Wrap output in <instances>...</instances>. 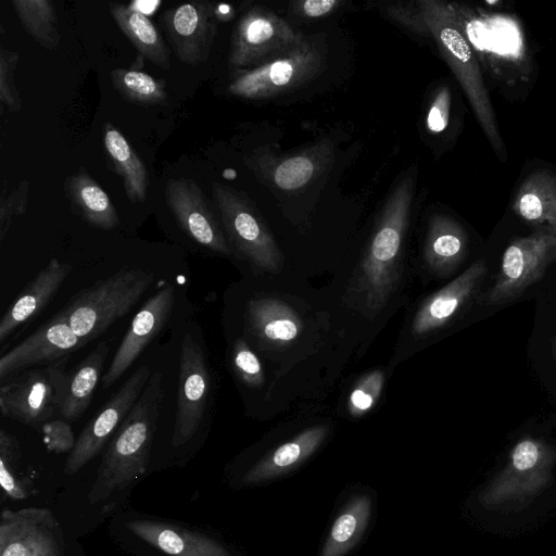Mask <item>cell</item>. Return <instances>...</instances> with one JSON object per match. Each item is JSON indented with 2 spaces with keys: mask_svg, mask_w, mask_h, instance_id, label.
Wrapping results in <instances>:
<instances>
[{
  "mask_svg": "<svg viewBox=\"0 0 556 556\" xmlns=\"http://www.w3.org/2000/svg\"><path fill=\"white\" fill-rule=\"evenodd\" d=\"M232 364L239 378L250 387H260L264 374L260 359L242 339H237L232 348Z\"/></svg>",
  "mask_w": 556,
  "mask_h": 556,
  "instance_id": "e575fe53",
  "label": "cell"
},
{
  "mask_svg": "<svg viewBox=\"0 0 556 556\" xmlns=\"http://www.w3.org/2000/svg\"><path fill=\"white\" fill-rule=\"evenodd\" d=\"M58 313L37 331L3 354L0 358V379L22 372L31 366L53 364L86 345Z\"/></svg>",
  "mask_w": 556,
  "mask_h": 556,
  "instance_id": "e0dca14e",
  "label": "cell"
},
{
  "mask_svg": "<svg viewBox=\"0 0 556 556\" xmlns=\"http://www.w3.org/2000/svg\"><path fill=\"white\" fill-rule=\"evenodd\" d=\"M418 2L428 24L430 37L434 39L441 55L460 84L488 140L504 161L505 147L478 61L450 3L439 0H419Z\"/></svg>",
  "mask_w": 556,
  "mask_h": 556,
  "instance_id": "7a4b0ae2",
  "label": "cell"
},
{
  "mask_svg": "<svg viewBox=\"0 0 556 556\" xmlns=\"http://www.w3.org/2000/svg\"><path fill=\"white\" fill-rule=\"evenodd\" d=\"M174 303L175 289L170 285H166L146 301L134 316L106 372L102 377L104 388L115 383L161 332L170 318Z\"/></svg>",
  "mask_w": 556,
  "mask_h": 556,
  "instance_id": "9a60e30c",
  "label": "cell"
},
{
  "mask_svg": "<svg viewBox=\"0 0 556 556\" xmlns=\"http://www.w3.org/2000/svg\"><path fill=\"white\" fill-rule=\"evenodd\" d=\"M103 142L115 172L123 180L128 200L132 203L144 202L149 178L140 157L125 137L110 124L104 127Z\"/></svg>",
  "mask_w": 556,
  "mask_h": 556,
  "instance_id": "4316f807",
  "label": "cell"
},
{
  "mask_svg": "<svg viewBox=\"0 0 556 556\" xmlns=\"http://www.w3.org/2000/svg\"><path fill=\"white\" fill-rule=\"evenodd\" d=\"M109 354L106 342H100L73 370L67 371L60 393L58 412L72 422L90 405Z\"/></svg>",
  "mask_w": 556,
  "mask_h": 556,
  "instance_id": "44dd1931",
  "label": "cell"
},
{
  "mask_svg": "<svg viewBox=\"0 0 556 556\" xmlns=\"http://www.w3.org/2000/svg\"><path fill=\"white\" fill-rule=\"evenodd\" d=\"M486 273L485 263L477 261L427 299L415 315L414 334L424 336L447 324L473 296Z\"/></svg>",
  "mask_w": 556,
  "mask_h": 556,
  "instance_id": "ac0fdd59",
  "label": "cell"
},
{
  "mask_svg": "<svg viewBox=\"0 0 556 556\" xmlns=\"http://www.w3.org/2000/svg\"><path fill=\"white\" fill-rule=\"evenodd\" d=\"M451 110V91L447 86L440 87L428 108L426 127L431 134H440L448 125Z\"/></svg>",
  "mask_w": 556,
  "mask_h": 556,
  "instance_id": "ab89813d",
  "label": "cell"
},
{
  "mask_svg": "<svg viewBox=\"0 0 556 556\" xmlns=\"http://www.w3.org/2000/svg\"><path fill=\"white\" fill-rule=\"evenodd\" d=\"M13 9L24 29L42 47L53 50L59 46L56 12L49 0H12Z\"/></svg>",
  "mask_w": 556,
  "mask_h": 556,
  "instance_id": "4dcf8cb0",
  "label": "cell"
},
{
  "mask_svg": "<svg viewBox=\"0 0 556 556\" xmlns=\"http://www.w3.org/2000/svg\"><path fill=\"white\" fill-rule=\"evenodd\" d=\"M212 191L223 226L241 256L257 269L270 273L279 270L281 253L248 197L218 182L213 184Z\"/></svg>",
  "mask_w": 556,
  "mask_h": 556,
  "instance_id": "52a82bcc",
  "label": "cell"
},
{
  "mask_svg": "<svg viewBox=\"0 0 556 556\" xmlns=\"http://www.w3.org/2000/svg\"><path fill=\"white\" fill-rule=\"evenodd\" d=\"M163 400L162 374L157 371L110 440L89 492L90 503L125 490L146 472Z\"/></svg>",
  "mask_w": 556,
  "mask_h": 556,
  "instance_id": "6da1fadb",
  "label": "cell"
},
{
  "mask_svg": "<svg viewBox=\"0 0 556 556\" xmlns=\"http://www.w3.org/2000/svg\"><path fill=\"white\" fill-rule=\"evenodd\" d=\"M154 280L140 268H123L78 292L59 312L73 331L89 343L125 316Z\"/></svg>",
  "mask_w": 556,
  "mask_h": 556,
  "instance_id": "277c9868",
  "label": "cell"
},
{
  "mask_svg": "<svg viewBox=\"0 0 556 556\" xmlns=\"http://www.w3.org/2000/svg\"><path fill=\"white\" fill-rule=\"evenodd\" d=\"M555 260L556 227L543 226L515 239L503 253L498 276L482 302L497 305L516 299L540 280Z\"/></svg>",
  "mask_w": 556,
  "mask_h": 556,
  "instance_id": "9c48e42d",
  "label": "cell"
},
{
  "mask_svg": "<svg viewBox=\"0 0 556 556\" xmlns=\"http://www.w3.org/2000/svg\"><path fill=\"white\" fill-rule=\"evenodd\" d=\"M0 556H66L63 529L48 508L3 509Z\"/></svg>",
  "mask_w": 556,
  "mask_h": 556,
  "instance_id": "4fadbf2b",
  "label": "cell"
},
{
  "mask_svg": "<svg viewBox=\"0 0 556 556\" xmlns=\"http://www.w3.org/2000/svg\"><path fill=\"white\" fill-rule=\"evenodd\" d=\"M113 87L128 101L157 104L166 100L165 84L136 70L115 68L110 72Z\"/></svg>",
  "mask_w": 556,
  "mask_h": 556,
  "instance_id": "d6a6232c",
  "label": "cell"
},
{
  "mask_svg": "<svg viewBox=\"0 0 556 556\" xmlns=\"http://www.w3.org/2000/svg\"><path fill=\"white\" fill-rule=\"evenodd\" d=\"M72 266L53 257L8 307L0 320V343L34 319L54 298Z\"/></svg>",
  "mask_w": 556,
  "mask_h": 556,
  "instance_id": "d6986e66",
  "label": "cell"
},
{
  "mask_svg": "<svg viewBox=\"0 0 556 556\" xmlns=\"http://www.w3.org/2000/svg\"><path fill=\"white\" fill-rule=\"evenodd\" d=\"M330 157V147L319 144L301 153L277 159L274 163L263 155L251 161L256 173L266 176L278 189L295 191L306 186L324 168Z\"/></svg>",
  "mask_w": 556,
  "mask_h": 556,
  "instance_id": "7402d4cb",
  "label": "cell"
},
{
  "mask_svg": "<svg viewBox=\"0 0 556 556\" xmlns=\"http://www.w3.org/2000/svg\"><path fill=\"white\" fill-rule=\"evenodd\" d=\"M40 430L42 432L43 442L51 452H71L76 444L72 427L65 419L46 421Z\"/></svg>",
  "mask_w": 556,
  "mask_h": 556,
  "instance_id": "f35d334b",
  "label": "cell"
},
{
  "mask_svg": "<svg viewBox=\"0 0 556 556\" xmlns=\"http://www.w3.org/2000/svg\"><path fill=\"white\" fill-rule=\"evenodd\" d=\"M0 485L4 495L12 500H25L34 491V482L22 467V451L18 440L0 430Z\"/></svg>",
  "mask_w": 556,
  "mask_h": 556,
  "instance_id": "1f68e13d",
  "label": "cell"
},
{
  "mask_svg": "<svg viewBox=\"0 0 556 556\" xmlns=\"http://www.w3.org/2000/svg\"><path fill=\"white\" fill-rule=\"evenodd\" d=\"M131 533L169 556H231L217 541L199 532L154 520H131Z\"/></svg>",
  "mask_w": 556,
  "mask_h": 556,
  "instance_id": "ffe728a7",
  "label": "cell"
},
{
  "mask_svg": "<svg viewBox=\"0 0 556 556\" xmlns=\"http://www.w3.org/2000/svg\"><path fill=\"white\" fill-rule=\"evenodd\" d=\"M305 39L285 18L263 7H253L238 21L231 39L229 64L249 67L264 64Z\"/></svg>",
  "mask_w": 556,
  "mask_h": 556,
  "instance_id": "8fae6325",
  "label": "cell"
},
{
  "mask_svg": "<svg viewBox=\"0 0 556 556\" xmlns=\"http://www.w3.org/2000/svg\"><path fill=\"white\" fill-rule=\"evenodd\" d=\"M165 198L180 228L191 239L218 254L231 253L202 189L193 179H169L165 187Z\"/></svg>",
  "mask_w": 556,
  "mask_h": 556,
  "instance_id": "5bb4252c",
  "label": "cell"
},
{
  "mask_svg": "<svg viewBox=\"0 0 556 556\" xmlns=\"http://www.w3.org/2000/svg\"><path fill=\"white\" fill-rule=\"evenodd\" d=\"M324 65L319 45L305 37L288 52L251 70L240 71L227 90L243 99H268L313 79Z\"/></svg>",
  "mask_w": 556,
  "mask_h": 556,
  "instance_id": "ba28073f",
  "label": "cell"
},
{
  "mask_svg": "<svg viewBox=\"0 0 556 556\" xmlns=\"http://www.w3.org/2000/svg\"><path fill=\"white\" fill-rule=\"evenodd\" d=\"M28 194V181L23 180L18 187L5 194L2 191L0 199V240L2 241L9 231L11 224L15 217L26 212Z\"/></svg>",
  "mask_w": 556,
  "mask_h": 556,
  "instance_id": "74e56055",
  "label": "cell"
},
{
  "mask_svg": "<svg viewBox=\"0 0 556 556\" xmlns=\"http://www.w3.org/2000/svg\"><path fill=\"white\" fill-rule=\"evenodd\" d=\"M384 383L381 370H374L364 376L352 390L348 408L351 415L361 416L377 403Z\"/></svg>",
  "mask_w": 556,
  "mask_h": 556,
  "instance_id": "836d02e7",
  "label": "cell"
},
{
  "mask_svg": "<svg viewBox=\"0 0 556 556\" xmlns=\"http://www.w3.org/2000/svg\"><path fill=\"white\" fill-rule=\"evenodd\" d=\"M18 62V54L4 48L0 49V101L2 106L16 112L21 109V99L14 85L13 72Z\"/></svg>",
  "mask_w": 556,
  "mask_h": 556,
  "instance_id": "d590c367",
  "label": "cell"
},
{
  "mask_svg": "<svg viewBox=\"0 0 556 556\" xmlns=\"http://www.w3.org/2000/svg\"><path fill=\"white\" fill-rule=\"evenodd\" d=\"M247 319L252 332L262 341L285 345L294 341L302 329L301 320L287 303L273 298L252 300Z\"/></svg>",
  "mask_w": 556,
  "mask_h": 556,
  "instance_id": "603a6c76",
  "label": "cell"
},
{
  "mask_svg": "<svg viewBox=\"0 0 556 556\" xmlns=\"http://www.w3.org/2000/svg\"><path fill=\"white\" fill-rule=\"evenodd\" d=\"M414 188L415 176L412 174L396 185L363 260L359 285L365 293L366 306L371 312L382 308L397 282Z\"/></svg>",
  "mask_w": 556,
  "mask_h": 556,
  "instance_id": "3957f363",
  "label": "cell"
},
{
  "mask_svg": "<svg viewBox=\"0 0 556 556\" xmlns=\"http://www.w3.org/2000/svg\"><path fill=\"white\" fill-rule=\"evenodd\" d=\"M327 433L326 426H315L304 430L255 464L244 475L243 481L256 483L290 471L318 448Z\"/></svg>",
  "mask_w": 556,
  "mask_h": 556,
  "instance_id": "cb8c5ba5",
  "label": "cell"
},
{
  "mask_svg": "<svg viewBox=\"0 0 556 556\" xmlns=\"http://www.w3.org/2000/svg\"><path fill=\"white\" fill-rule=\"evenodd\" d=\"M217 11L211 2L191 1L163 14L172 49L179 61L195 65L206 60L216 34Z\"/></svg>",
  "mask_w": 556,
  "mask_h": 556,
  "instance_id": "2e32d148",
  "label": "cell"
},
{
  "mask_svg": "<svg viewBox=\"0 0 556 556\" xmlns=\"http://www.w3.org/2000/svg\"><path fill=\"white\" fill-rule=\"evenodd\" d=\"M556 451L535 438L519 440L510 451L506 466L480 493L488 510H516L529 505L551 481Z\"/></svg>",
  "mask_w": 556,
  "mask_h": 556,
  "instance_id": "5b68a950",
  "label": "cell"
},
{
  "mask_svg": "<svg viewBox=\"0 0 556 556\" xmlns=\"http://www.w3.org/2000/svg\"><path fill=\"white\" fill-rule=\"evenodd\" d=\"M467 237L462 226L444 215L431 218L425 243V260L435 273L448 274L465 256Z\"/></svg>",
  "mask_w": 556,
  "mask_h": 556,
  "instance_id": "d4e9b609",
  "label": "cell"
},
{
  "mask_svg": "<svg viewBox=\"0 0 556 556\" xmlns=\"http://www.w3.org/2000/svg\"><path fill=\"white\" fill-rule=\"evenodd\" d=\"M66 189L72 202L90 225L104 230L119 225L115 206L109 195L84 168L68 178Z\"/></svg>",
  "mask_w": 556,
  "mask_h": 556,
  "instance_id": "f1b7e54d",
  "label": "cell"
},
{
  "mask_svg": "<svg viewBox=\"0 0 556 556\" xmlns=\"http://www.w3.org/2000/svg\"><path fill=\"white\" fill-rule=\"evenodd\" d=\"M67 357L49 364L46 368L24 370L3 384L0 388L2 415L41 429L58 410L67 372Z\"/></svg>",
  "mask_w": 556,
  "mask_h": 556,
  "instance_id": "30bf717a",
  "label": "cell"
},
{
  "mask_svg": "<svg viewBox=\"0 0 556 556\" xmlns=\"http://www.w3.org/2000/svg\"><path fill=\"white\" fill-rule=\"evenodd\" d=\"M384 11L390 18L413 33L430 37V30L418 1L387 4Z\"/></svg>",
  "mask_w": 556,
  "mask_h": 556,
  "instance_id": "8d00e7d4",
  "label": "cell"
},
{
  "mask_svg": "<svg viewBox=\"0 0 556 556\" xmlns=\"http://www.w3.org/2000/svg\"><path fill=\"white\" fill-rule=\"evenodd\" d=\"M339 0H304L293 3V11L307 18L326 16L342 5Z\"/></svg>",
  "mask_w": 556,
  "mask_h": 556,
  "instance_id": "60d3db41",
  "label": "cell"
},
{
  "mask_svg": "<svg viewBox=\"0 0 556 556\" xmlns=\"http://www.w3.org/2000/svg\"><path fill=\"white\" fill-rule=\"evenodd\" d=\"M514 211L525 220L556 227V176L536 172L520 186Z\"/></svg>",
  "mask_w": 556,
  "mask_h": 556,
  "instance_id": "83f0119b",
  "label": "cell"
},
{
  "mask_svg": "<svg viewBox=\"0 0 556 556\" xmlns=\"http://www.w3.org/2000/svg\"><path fill=\"white\" fill-rule=\"evenodd\" d=\"M370 511V497L355 496L332 523L320 556H344L353 548L366 529Z\"/></svg>",
  "mask_w": 556,
  "mask_h": 556,
  "instance_id": "f546056e",
  "label": "cell"
},
{
  "mask_svg": "<svg viewBox=\"0 0 556 556\" xmlns=\"http://www.w3.org/2000/svg\"><path fill=\"white\" fill-rule=\"evenodd\" d=\"M213 379L203 342L186 333L179 353L178 389L172 443L180 447L194 439L208 418Z\"/></svg>",
  "mask_w": 556,
  "mask_h": 556,
  "instance_id": "8992f818",
  "label": "cell"
},
{
  "mask_svg": "<svg viewBox=\"0 0 556 556\" xmlns=\"http://www.w3.org/2000/svg\"><path fill=\"white\" fill-rule=\"evenodd\" d=\"M110 13L137 51L151 63L169 68V51L150 18L130 5L110 2Z\"/></svg>",
  "mask_w": 556,
  "mask_h": 556,
  "instance_id": "484cf974",
  "label": "cell"
},
{
  "mask_svg": "<svg viewBox=\"0 0 556 556\" xmlns=\"http://www.w3.org/2000/svg\"><path fill=\"white\" fill-rule=\"evenodd\" d=\"M150 378V367L142 365L112 394L76 439L64 465L65 475L76 473L100 453L135 406Z\"/></svg>",
  "mask_w": 556,
  "mask_h": 556,
  "instance_id": "7c38bea8",
  "label": "cell"
}]
</instances>
